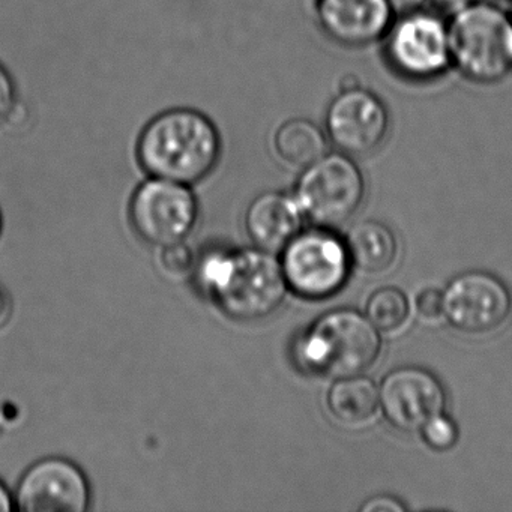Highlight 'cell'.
<instances>
[{
  "mask_svg": "<svg viewBox=\"0 0 512 512\" xmlns=\"http://www.w3.org/2000/svg\"><path fill=\"white\" fill-rule=\"evenodd\" d=\"M223 139L202 110L170 107L146 122L136 143L139 166L148 176L199 184L221 160Z\"/></svg>",
  "mask_w": 512,
  "mask_h": 512,
  "instance_id": "1",
  "label": "cell"
},
{
  "mask_svg": "<svg viewBox=\"0 0 512 512\" xmlns=\"http://www.w3.org/2000/svg\"><path fill=\"white\" fill-rule=\"evenodd\" d=\"M200 289L236 322H256L280 308L287 284L275 254L260 248L214 250L194 272Z\"/></svg>",
  "mask_w": 512,
  "mask_h": 512,
  "instance_id": "2",
  "label": "cell"
},
{
  "mask_svg": "<svg viewBox=\"0 0 512 512\" xmlns=\"http://www.w3.org/2000/svg\"><path fill=\"white\" fill-rule=\"evenodd\" d=\"M382 340L367 316L349 308L329 311L293 341L296 367L334 379L358 376L379 359Z\"/></svg>",
  "mask_w": 512,
  "mask_h": 512,
  "instance_id": "3",
  "label": "cell"
},
{
  "mask_svg": "<svg viewBox=\"0 0 512 512\" xmlns=\"http://www.w3.org/2000/svg\"><path fill=\"white\" fill-rule=\"evenodd\" d=\"M452 70L476 85L512 74V19L508 11L478 0L448 20Z\"/></svg>",
  "mask_w": 512,
  "mask_h": 512,
  "instance_id": "4",
  "label": "cell"
},
{
  "mask_svg": "<svg viewBox=\"0 0 512 512\" xmlns=\"http://www.w3.org/2000/svg\"><path fill=\"white\" fill-rule=\"evenodd\" d=\"M382 44L386 64L406 82H434L452 70L448 20L434 8L395 16Z\"/></svg>",
  "mask_w": 512,
  "mask_h": 512,
  "instance_id": "5",
  "label": "cell"
},
{
  "mask_svg": "<svg viewBox=\"0 0 512 512\" xmlns=\"http://www.w3.org/2000/svg\"><path fill=\"white\" fill-rule=\"evenodd\" d=\"M365 190L364 173L355 158L334 151L301 170L293 196L304 218L317 227L331 229L359 211Z\"/></svg>",
  "mask_w": 512,
  "mask_h": 512,
  "instance_id": "6",
  "label": "cell"
},
{
  "mask_svg": "<svg viewBox=\"0 0 512 512\" xmlns=\"http://www.w3.org/2000/svg\"><path fill=\"white\" fill-rule=\"evenodd\" d=\"M280 265L287 289L311 301L340 292L352 269L346 242L325 227L301 230L281 251Z\"/></svg>",
  "mask_w": 512,
  "mask_h": 512,
  "instance_id": "7",
  "label": "cell"
},
{
  "mask_svg": "<svg viewBox=\"0 0 512 512\" xmlns=\"http://www.w3.org/2000/svg\"><path fill=\"white\" fill-rule=\"evenodd\" d=\"M329 145L350 157H367L382 148L391 130V113L385 101L359 85L344 83L325 113L323 125Z\"/></svg>",
  "mask_w": 512,
  "mask_h": 512,
  "instance_id": "8",
  "label": "cell"
},
{
  "mask_svg": "<svg viewBox=\"0 0 512 512\" xmlns=\"http://www.w3.org/2000/svg\"><path fill=\"white\" fill-rule=\"evenodd\" d=\"M197 217L199 203L191 185L149 176L131 197V224L143 241L155 247L184 241Z\"/></svg>",
  "mask_w": 512,
  "mask_h": 512,
  "instance_id": "9",
  "label": "cell"
},
{
  "mask_svg": "<svg viewBox=\"0 0 512 512\" xmlns=\"http://www.w3.org/2000/svg\"><path fill=\"white\" fill-rule=\"evenodd\" d=\"M443 295V316L457 331L484 335L505 325L512 313V295L502 280L488 272L458 275Z\"/></svg>",
  "mask_w": 512,
  "mask_h": 512,
  "instance_id": "10",
  "label": "cell"
},
{
  "mask_svg": "<svg viewBox=\"0 0 512 512\" xmlns=\"http://www.w3.org/2000/svg\"><path fill=\"white\" fill-rule=\"evenodd\" d=\"M14 503L23 512H85L91 505V485L73 461L47 457L23 473Z\"/></svg>",
  "mask_w": 512,
  "mask_h": 512,
  "instance_id": "11",
  "label": "cell"
},
{
  "mask_svg": "<svg viewBox=\"0 0 512 512\" xmlns=\"http://www.w3.org/2000/svg\"><path fill=\"white\" fill-rule=\"evenodd\" d=\"M380 409L389 425L403 433H416L443 413L445 389L434 374L419 367H401L383 379Z\"/></svg>",
  "mask_w": 512,
  "mask_h": 512,
  "instance_id": "12",
  "label": "cell"
},
{
  "mask_svg": "<svg viewBox=\"0 0 512 512\" xmlns=\"http://www.w3.org/2000/svg\"><path fill=\"white\" fill-rule=\"evenodd\" d=\"M313 10L322 34L347 49L382 43L395 19L388 0H314Z\"/></svg>",
  "mask_w": 512,
  "mask_h": 512,
  "instance_id": "13",
  "label": "cell"
},
{
  "mask_svg": "<svg viewBox=\"0 0 512 512\" xmlns=\"http://www.w3.org/2000/svg\"><path fill=\"white\" fill-rule=\"evenodd\" d=\"M304 214L295 196L265 191L251 200L245 212V230L254 247L277 254L302 230Z\"/></svg>",
  "mask_w": 512,
  "mask_h": 512,
  "instance_id": "14",
  "label": "cell"
},
{
  "mask_svg": "<svg viewBox=\"0 0 512 512\" xmlns=\"http://www.w3.org/2000/svg\"><path fill=\"white\" fill-rule=\"evenodd\" d=\"M346 248L353 268L368 275L385 274L398 256L394 232L380 221H362L353 226L347 233Z\"/></svg>",
  "mask_w": 512,
  "mask_h": 512,
  "instance_id": "15",
  "label": "cell"
},
{
  "mask_svg": "<svg viewBox=\"0 0 512 512\" xmlns=\"http://www.w3.org/2000/svg\"><path fill=\"white\" fill-rule=\"evenodd\" d=\"M272 148L281 163L302 170L329 152V140L323 127L311 119L290 118L275 130Z\"/></svg>",
  "mask_w": 512,
  "mask_h": 512,
  "instance_id": "16",
  "label": "cell"
},
{
  "mask_svg": "<svg viewBox=\"0 0 512 512\" xmlns=\"http://www.w3.org/2000/svg\"><path fill=\"white\" fill-rule=\"evenodd\" d=\"M328 409L341 424L359 425L370 421L380 407L379 388L368 377L337 379L328 392Z\"/></svg>",
  "mask_w": 512,
  "mask_h": 512,
  "instance_id": "17",
  "label": "cell"
},
{
  "mask_svg": "<svg viewBox=\"0 0 512 512\" xmlns=\"http://www.w3.org/2000/svg\"><path fill=\"white\" fill-rule=\"evenodd\" d=\"M407 296L397 287H383L367 302V317L380 332L398 331L409 319Z\"/></svg>",
  "mask_w": 512,
  "mask_h": 512,
  "instance_id": "18",
  "label": "cell"
},
{
  "mask_svg": "<svg viewBox=\"0 0 512 512\" xmlns=\"http://www.w3.org/2000/svg\"><path fill=\"white\" fill-rule=\"evenodd\" d=\"M197 263H199V257L184 241L161 248L160 265L170 277L185 278L194 275Z\"/></svg>",
  "mask_w": 512,
  "mask_h": 512,
  "instance_id": "19",
  "label": "cell"
},
{
  "mask_svg": "<svg viewBox=\"0 0 512 512\" xmlns=\"http://www.w3.org/2000/svg\"><path fill=\"white\" fill-rule=\"evenodd\" d=\"M422 437L430 448L436 451H448L458 440V427L448 416L440 415L431 418L421 428Z\"/></svg>",
  "mask_w": 512,
  "mask_h": 512,
  "instance_id": "20",
  "label": "cell"
},
{
  "mask_svg": "<svg viewBox=\"0 0 512 512\" xmlns=\"http://www.w3.org/2000/svg\"><path fill=\"white\" fill-rule=\"evenodd\" d=\"M19 103L16 82L10 71L0 64V124L10 121Z\"/></svg>",
  "mask_w": 512,
  "mask_h": 512,
  "instance_id": "21",
  "label": "cell"
},
{
  "mask_svg": "<svg viewBox=\"0 0 512 512\" xmlns=\"http://www.w3.org/2000/svg\"><path fill=\"white\" fill-rule=\"evenodd\" d=\"M416 310L424 319H439L443 314L442 293L437 289H425L416 298Z\"/></svg>",
  "mask_w": 512,
  "mask_h": 512,
  "instance_id": "22",
  "label": "cell"
},
{
  "mask_svg": "<svg viewBox=\"0 0 512 512\" xmlns=\"http://www.w3.org/2000/svg\"><path fill=\"white\" fill-rule=\"evenodd\" d=\"M406 506L391 496L373 497L361 506L362 512H401Z\"/></svg>",
  "mask_w": 512,
  "mask_h": 512,
  "instance_id": "23",
  "label": "cell"
},
{
  "mask_svg": "<svg viewBox=\"0 0 512 512\" xmlns=\"http://www.w3.org/2000/svg\"><path fill=\"white\" fill-rule=\"evenodd\" d=\"M473 2H478V0H427V5L440 13L452 14Z\"/></svg>",
  "mask_w": 512,
  "mask_h": 512,
  "instance_id": "24",
  "label": "cell"
},
{
  "mask_svg": "<svg viewBox=\"0 0 512 512\" xmlns=\"http://www.w3.org/2000/svg\"><path fill=\"white\" fill-rule=\"evenodd\" d=\"M388 2L391 4L395 16L418 10V8L428 7L427 0H388Z\"/></svg>",
  "mask_w": 512,
  "mask_h": 512,
  "instance_id": "25",
  "label": "cell"
},
{
  "mask_svg": "<svg viewBox=\"0 0 512 512\" xmlns=\"http://www.w3.org/2000/svg\"><path fill=\"white\" fill-rule=\"evenodd\" d=\"M11 313H13V299L8 290L0 284V328L8 322Z\"/></svg>",
  "mask_w": 512,
  "mask_h": 512,
  "instance_id": "26",
  "label": "cell"
},
{
  "mask_svg": "<svg viewBox=\"0 0 512 512\" xmlns=\"http://www.w3.org/2000/svg\"><path fill=\"white\" fill-rule=\"evenodd\" d=\"M16 509V503H14V496L11 491L8 490L7 485L0 481V512H10Z\"/></svg>",
  "mask_w": 512,
  "mask_h": 512,
  "instance_id": "27",
  "label": "cell"
},
{
  "mask_svg": "<svg viewBox=\"0 0 512 512\" xmlns=\"http://www.w3.org/2000/svg\"><path fill=\"white\" fill-rule=\"evenodd\" d=\"M0 233H2V214H0Z\"/></svg>",
  "mask_w": 512,
  "mask_h": 512,
  "instance_id": "28",
  "label": "cell"
},
{
  "mask_svg": "<svg viewBox=\"0 0 512 512\" xmlns=\"http://www.w3.org/2000/svg\"><path fill=\"white\" fill-rule=\"evenodd\" d=\"M508 13H509V16H511V19H512V0H511V10H509Z\"/></svg>",
  "mask_w": 512,
  "mask_h": 512,
  "instance_id": "29",
  "label": "cell"
}]
</instances>
